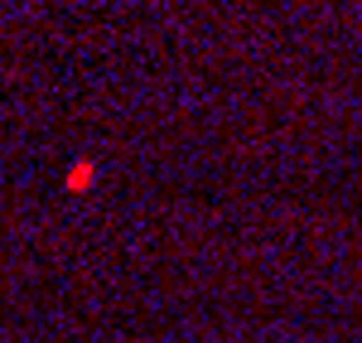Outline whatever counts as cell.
<instances>
[{"instance_id":"obj_1","label":"cell","mask_w":362,"mask_h":343,"mask_svg":"<svg viewBox=\"0 0 362 343\" xmlns=\"http://www.w3.org/2000/svg\"><path fill=\"white\" fill-rule=\"evenodd\" d=\"M92 179H97V170L83 160V165H73V170H68V189H87Z\"/></svg>"}]
</instances>
